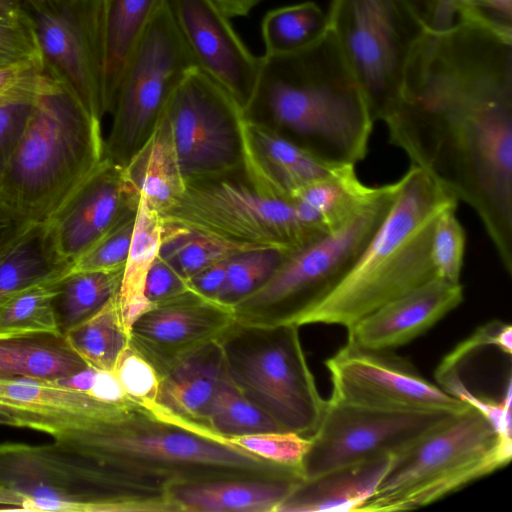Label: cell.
<instances>
[{
	"mask_svg": "<svg viewBox=\"0 0 512 512\" xmlns=\"http://www.w3.org/2000/svg\"><path fill=\"white\" fill-rule=\"evenodd\" d=\"M164 112L185 182L242 172L247 114L203 71L195 68L181 80Z\"/></svg>",
	"mask_w": 512,
	"mask_h": 512,
	"instance_id": "13",
	"label": "cell"
},
{
	"mask_svg": "<svg viewBox=\"0 0 512 512\" xmlns=\"http://www.w3.org/2000/svg\"><path fill=\"white\" fill-rule=\"evenodd\" d=\"M399 180L373 186L339 227L285 254L269 279L233 307L235 321L301 326L348 274L392 207Z\"/></svg>",
	"mask_w": 512,
	"mask_h": 512,
	"instance_id": "6",
	"label": "cell"
},
{
	"mask_svg": "<svg viewBox=\"0 0 512 512\" xmlns=\"http://www.w3.org/2000/svg\"><path fill=\"white\" fill-rule=\"evenodd\" d=\"M72 268L57 253L47 224H31L0 255V307L18 292Z\"/></svg>",
	"mask_w": 512,
	"mask_h": 512,
	"instance_id": "29",
	"label": "cell"
},
{
	"mask_svg": "<svg viewBox=\"0 0 512 512\" xmlns=\"http://www.w3.org/2000/svg\"><path fill=\"white\" fill-rule=\"evenodd\" d=\"M41 62L34 22L28 10L0 14V66Z\"/></svg>",
	"mask_w": 512,
	"mask_h": 512,
	"instance_id": "41",
	"label": "cell"
},
{
	"mask_svg": "<svg viewBox=\"0 0 512 512\" xmlns=\"http://www.w3.org/2000/svg\"><path fill=\"white\" fill-rule=\"evenodd\" d=\"M302 480L294 475L182 483L168 495L178 512H275Z\"/></svg>",
	"mask_w": 512,
	"mask_h": 512,
	"instance_id": "24",
	"label": "cell"
},
{
	"mask_svg": "<svg viewBox=\"0 0 512 512\" xmlns=\"http://www.w3.org/2000/svg\"><path fill=\"white\" fill-rule=\"evenodd\" d=\"M89 368L63 334H0V375L64 380Z\"/></svg>",
	"mask_w": 512,
	"mask_h": 512,
	"instance_id": "27",
	"label": "cell"
},
{
	"mask_svg": "<svg viewBox=\"0 0 512 512\" xmlns=\"http://www.w3.org/2000/svg\"><path fill=\"white\" fill-rule=\"evenodd\" d=\"M391 458L366 460L303 479L275 512L358 511L379 486Z\"/></svg>",
	"mask_w": 512,
	"mask_h": 512,
	"instance_id": "25",
	"label": "cell"
},
{
	"mask_svg": "<svg viewBox=\"0 0 512 512\" xmlns=\"http://www.w3.org/2000/svg\"><path fill=\"white\" fill-rule=\"evenodd\" d=\"M197 67L247 111L261 63L214 0H164Z\"/></svg>",
	"mask_w": 512,
	"mask_h": 512,
	"instance_id": "18",
	"label": "cell"
},
{
	"mask_svg": "<svg viewBox=\"0 0 512 512\" xmlns=\"http://www.w3.org/2000/svg\"><path fill=\"white\" fill-rule=\"evenodd\" d=\"M457 199L418 166L399 179L396 199L358 261L301 322L349 329L385 304L438 277L432 259L436 221Z\"/></svg>",
	"mask_w": 512,
	"mask_h": 512,
	"instance_id": "4",
	"label": "cell"
},
{
	"mask_svg": "<svg viewBox=\"0 0 512 512\" xmlns=\"http://www.w3.org/2000/svg\"><path fill=\"white\" fill-rule=\"evenodd\" d=\"M458 19L512 37V0H459Z\"/></svg>",
	"mask_w": 512,
	"mask_h": 512,
	"instance_id": "46",
	"label": "cell"
},
{
	"mask_svg": "<svg viewBox=\"0 0 512 512\" xmlns=\"http://www.w3.org/2000/svg\"><path fill=\"white\" fill-rule=\"evenodd\" d=\"M101 121L55 81L35 99L0 183V198L45 223L104 158Z\"/></svg>",
	"mask_w": 512,
	"mask_h": 512,
	"instance_id": "5",
	"label": "cell"
},
{
	"mask_svg": "<svg viewBox=\"0 0 512 512\" xmlns=\"http://www.w3.org/2000/svg\"><path fill=\"white\" fill-rule=\"evenodd\" d=\"M31 224L33 223L8 206L0 198V255Z\"/></svg>",
	"mask_w": 512,
	"mask_h": 512,
	"instance_id": "50",
	"label": "cell"
},
{
	"mask_svg": "<svg viewBox=\"0 0 512 512\" xmlns=\"http://www.w3.org/2000/svg\"><path fill=\"white\" fill-rule=\"evenodd\" d=\"M25 4L38 7L56 8L70 0H24Z\"/></svg>",
	"mask_w": 512,
	"mask_h": 512,
	"instance_id": "54",
	"label": "cell"
},
{
	"mask_svg": "<svg viewBox=\"0 0 512 512\" xmlns=\"http://www.w3.org/2000/svg\"><path fill=\"white\" fill-rule=\"evenodd\" d=\"M123 272L124 268L112 271L71 269L59 277L53 309L60 332L65 335L117 296Z\"/></svg>",
	"mask_w": 512,
	"mask_h": 512,
	"instance_id": "32",
	"label": "cell"
},
{
	"mask_svg": "<svg viewBox=\"0 0 512 512\" xmlns=\"http://www.w3.org/2000/svg\"><path fill=\"white\" fill-rule=\"evenodd\" d=\"M161 230L158 212L151 209L141 197L118 293L121 316L127 331L152 306L145 297L144 289L149 269L159 252Z\"/></svg>",
	"mask_w": 512,
	"mask_h": 512,
	"instance_id": "31",
	"label": "cell"
},
{
	"mask_svg": "<svg viewBox=\"0 0 512 512\" xmlns=\"http://www.w3.org/2000/svg\"><path fill=\"white\" fill-rule=\"evenodd\" d=\"M228 378L218 340L188 354L160 377L155 414L208 432L206 419L215 395ZM212 434V433H211Z\"/></svg>",
	"mask_w": 512,
	"mask_h": 512,
	"instance_id": "23",
	"label": "cell"
},
{
	"mask_svg": "<svg viewBox=\"0 0 512 512\" xmlns=\"http://www.w3.org/2000/svg\"><path fill=\"white\" fill-rule=\"evenodd\" d=\"M430 30H444L458 20L459 0H409Z\"/></svg>",
	"mask_w": 512,
	"mask_h": 512,
	"instance_id": "48",
	"label": "cell"
},
{
	"mask_svg": "<svg viewBox=\"0 0 512 512\" xmlns=\"http://www.w3.org/2000/svg\"><path fill=\"white\" fill-rule=\"evenodd\" d=\"M129 181L158 214L181 195V174L169 120L164 109L147 140L124 166Z\"/></svg>",
	"mask_w": 512,
	"mask_h": 512,
	"instance_id": "26",
	"label": "cell"
},
{
	"mask_svg": "<svg viewBox=\"0 0 512 512\" xmlns=\"http://www.w3.org/2000/svg\"><path fill=\"white\" fill-rule=\"evenodd\" d=\"M159 216L163 224L245 251L290 252L322 235L302 221L293 200L266 195L234 175L186 181L181 195Z\"/></svg>",
	"mask_w": 512,
	"mask_h": 512,
	"instance_id": "9",
	"label": "cell"
},
{
	"mask_svg": "<svg viewBox=\"0 0 512 512\" xmlns=\"http://www.w3.org/2000/svg\"><path fill=\"white\" fill-rule=\"evenodd\" d=\"M164 0H104V100L113 110L124 69Z\"/></svg>",
	"mask_w": 512,
	"mask_h": 512,
	"instance_id": "28",
	"label": "cell"
},
{
	"mask_svg": "<svg viewBox=\"0 0 512 512\" xmlns=\"http://www.w3.org/2000/svg\"><path fill=\"white\" fill-rule=\"evenodd\" d=\"M36 98L0 99V183L25 131Z\"/></svg>",
	"mask_w": 512,
	"mask_h": 512,
	"instance_id": "44",
	"label": "cell"
},
{
	"mask_svg": "<svg viewBox=\"0 0 512 512\" xmlns=\"http://www.w3.org/2000/svg\"><path fill=\"white\" fill-rule=\"evenodd\" d=\"M229 440L262 458L299 468L310 445L309 438L288 431L250 434Z\"/></svg>",
	"mask_w": 512,
	"mask_h": 512,
	"instance_id": "42",
	"label": "cell"
},
{
	"mask_svg": "<svg viewBox=\"0 0 512 512\" xmlns=\"http://www.w3.org/2000/svg\"><path fill=\"white\" fill-rule=\"evenodd\" d=\"M457 206L438 217L432 238V259L437 276L459 283L465 254V232L456 216Z\"/></svg>",
	"mask_w": 512,
	"mask_h": 512,
	"instance_id": "39",
	"label": "cell"
},
{
	"mask_svg": "<svg viewBox=\"0 0 512 512\" xmlns=\"http://www.w3.org/2000/svg\"><path fill=\"white\" fill-rule=\"evenodd\" d=\"M93 458L110 484L152 512H178L176 484L301 475L228 439L159 416L132 401L110 415L52 436Z\"/></svg>",
	"mask_w": 512,
	"mask_h": 512,
	"instance_id": "2",
	"label": "cell"
},
{
	"mask_svg": "<svg viewBox=\"0 0 512 512\" xmlns=\"http://www.w3.org/2000/svg\"><path fill=\"white\" fill-rule=\"evenodd\" d=\"M328 28L327 14L312 1L273 9L265 14L261 24L264 54L300 51L319 40Z\"/></svg>",
	"mask_w": 512,
	"mask_h": 512,
	"instance_id": "34",
	"label": "cell"
},
{
	"mask_svg": "<svg viewBox=\"0 0 512 512\" xmlns=\"http://www.w3.org/2000/svg\"><path fill=\"white\" fill-rule=\"evenodd\" d=\"M333 385L331 398L383 409H436L456 414L470 405L428 381L405 358L389 349L350 341L326 360Z\"/></svg>",
	"mask_w": 512,
	"mask_h": 512,
	"instance_id": "16",
	"label": "cell"
},
{
	"mask_svg": "<svg viewBox=\"0 0 512 512\" xmlns=\"http://www.w3.org/2000/svg\"><path fill=\"white\" fill-rule=\"evenodd\" d=\"M58 278L30 286L0 307V334L58 333L53 298Z\"/></svg>",
	"mask_w": 512,
	"mask_h": 512,
	"instance_id": "37",
	"label": "cell"
},
{
	"mask_svg": "<svg viewBox=\"0 0 512 512\" xmlns=\"http://www.w3.org/2000/svg\"><path fill=\"white\" fill-rule=\"evenodd\" d=\"M351 164L328 163L282 135L267 122L246 115L243 127L245 179L260 192L285 200L305 186Z\"/></svg>",
	"mask_w": 512,
	"mask_h": 512,
	"instance_id": "20",
	"label": "cell"
},
{
	"mask_svg": "<svg viewBox=\"0 0 512 512\" xmlns=\"http://www.w3.org/2000/svg\"><path fill=\"white\" fill-rule=\"evenodd\" d=\"M390 142L479 219L512 275V37L458 19L408 60Z\"/></svg>",
	"mask_w": 512,
	"mask_h": 512,
	"instance_id": "1",
	"label": "cell"
},
{
	"mask_svg": "<svg viewBox=\"0 0 512 512\" xmlns=\"http://www.w3.org/2000/svg\"><path fill=\"white\" fill-rule=\"evenodd\" d=\"M260 110L269 125L328 163L355 165L367 154L374 120L329 28L300 51L261 56L246 114Z\"/></svg>",
	"mask_w": 512,
	"mask_h": 512,
	"instance_id": "3",
	"label": "cell"
},
{
	"mask_svg": "<svg viewBox=\"0 0 512 512\" xmlns=\"http://www.w3.org/2000/svg\"><path fill=\"white\" fill-rule=\"evenodd\" d=\"M135 216L129 217L96 242L74 264V270L112 271L123 269L133 235Z\"/></svg>",
	"mask_w": 512,
	"mask_h": 512,
	"instance_id": "43",
	"label": "cell"
},
{
	"mask_svg": "<svg viewBox=\"0 0 512 512\" xmlns=\"http://www.w3.org/2000/svg\"><path fill=\"white\" fill-rule=\"evenodd\" d=\"M0 425L22 427L19 419L3 406H0Z\"/></svg>",
	"mask_w": 512,
	"mask_h": 512,
	"instance_id": "53",
	"label": "cell"
},
{
	"mask_svg": "<svg viewBox=\"0 0 512 512\" xmlns=\"http://www.w3.org/2000/svg\"><path fill=\"white\" fill-rule=\"evenodd\" d=\"M230 258L214 263L193 275L188 280L190 289L207 299L216 301L225 280Z\"/></svg>",
	"mask_w": 512,
	"mask_h": 512,
	"instance_id": "49",
	"label": "cell"
},
{
	"mask_svg": "<svg viewBox=\"0 0 512 512\" xmlns=\"http://www.w3.org/2000/svg\"><path fill=\"white\" fill-rule=\"evenodd\" d=\"M0 510L144 512L98 464L65 443H0Z\"/></svg>",
	"mask_w": 512,
	"mask_h": 512,
	"instance_id": "11",
	"label": "cell"
},
{
	"mask_svg": "<svg viewBox=\"0 0 512 512\" xmlns=\"http://www.w3.org/2000/svg\"><path fill=\"white\" fill-rule=\"evenodd\" d=\"M297 325L234 322L218 339L229 380L282 431L310 438L323 417Z\"/></svg>",
	"mask_w": 512,
	"mask_h": 512,
	"instance_id": "8",
	"label": "cell"
},
{
	"mask_svg": "<svg viewBox=\"0 0 512 512\" xmlns=\"http://www.w3.org/2000/svg\"><path fill=\"white\" fill-rule=\"evenodd\" d=\"M243 251L224 241L162 223L158 257L187 281L200 270Z\"/></svg>",
	"mask_w": 512,
	"mask_h": 512,
	"instance_id": "35",
	"label": "cell"
},
{
	"mask_svg": "<svg viewBox=\"0 0 512 512\" xmlns=\"http://www.w3.org/2000/svg\"><path fill=\"white\" fill-rule=\"evenodd\" d=\"M223 12L230 17L248 15L263 0H214Z\"/></svg>",
	"mask_w": 512,
	"mask_h": 512,
	"instance_id": "51",
	"label": "cell"
},
{
	"mask_svg": "<svg viewBox=\"0 0 512 512\" xmlns=\"http://www.w3.org/2000/svg\"><path fill=\"white\" fill-rule=\"evenodd\" d=\"M329 29L374 121L397 110L412 50L428 27L409 0H332Z\"/></svg>",
	"mask_w": 512,
	"mask_h": 512,
	"instance_id": "10",
	"label": "cell"
},
{
	"mask_svg": "<svg viewBox=\"0 0 512 512\" xmlns=\"http://www.w3.org/2000/svg\"><path fill=\"white\" fill-rule=\"evenodd\" d=\"M140 198L124 167L104 157L45 222L59 256L74 266L111 229L136 215Z\"/></svg>",
	"mask_w": 512,
	"mask_h": 512,
	"instance_id": "17",
	"label": "cell"
},
{
	"mask_svg": "<svg viewBox=\"0 0 512 512\" xmlns=\"http://www.w3.org/2000/svg\"><path fill=\"white\" fill-rule=\"evenodd\" d=\"M286 253L277 249H256L232 256L216 301L233 308L269 279Z\"/></svg>",
	"mask_w": 512,
	"mask_h": 512,
	"instance_id": "38",
	"label": "cell"
},
{
	"mask_svg": "<svg viewBox=\"0 0 512 512\" xmlns=\"http://www.w3.org/2000/svg\"><path fill=\"white\" fill-rule=\"evenodd\" d=\"M65 336L91 368L113 372L121 352L129 344L118 295L95 315L69 330Z\"/></svg>",
	"mask_w": 512,
	"mask_h": 512,
	"instance_id": "33",
	"label": "cell"
},
{
	"mask_svg": "<svg viewBox=\"0 0 512 512\" xmlns=\"http://www.w3.org/2000/svg\"><path fill=\"white\" fill-rule=\"evenodd\" d=\"M463 298L460 282L436 277L355 323L347 329V341L392 350L424 333L460 305Z\"/></svg>",
	"mask_w": 512,
	"mask_h": 512,
	"instance_id": "22",
	"label": "cell"
},
{
	"mask_svg": "<svg viewBox=\"0 0 512 512\" xmlns=\"http://www.w3.org/2000/svg\"><path fill=\"white\" fill-rule=\"evenodd\" d=\"M206 427L212 434L228 440L244 435L282 431L229 378L221 384L215 395L207 415Z\"/></svg>",
	"mask_w": 512,
	"mask_h": 512,
	"instance_id": "36",
	"label": "cell"
},
{
	"mask_svg": "<svg viewBox=\"0 0 512 512\" xmlns=\"http://www.w3.org/2000/svg\"><path fill=\"white\" fill-rule=\"evenodd\" d=\"M113 373L128 400L153 409L160 376L130 342L121 352Z\"/></svg>",
	"mask_w": 512,
	"mask_h": 512,
	"instance_id": "40",
	"label": "cell"
},
{
	"mask_svg": "<svg viewBox=\"0 0 512 512\" xmlns=\"http://www.w3.org/2000/svg\"><path fill=\"white\" fill-rule=\"evenodd\" d=\"M46 73L95 118L104 100V0H70L56 8L25 4Z\"/></svg>",
	"mask_w": 512,
	"mask_h": 512,
	"instance_id": "15",
	"label": "cell"
},
{
	"mask_svg": "<svg viewBox=\"0 0 512 512\" xmlns=\"http://www.w3.org/2000/svg\"><path fill=\"white\" fill-rule=\"evenodd\" d=\"M234 322L233 308L189 290L142 313L128 330L129 342L161 377Z\"/></svg>",
	"mask_w": 512,
	"mask_h": 512,
	"instance_id": "19",
	"label": "cell"
},
{
	"mask_svg": "<svg viewBox=\"0 0 512 512\" xmlns=\"http://www.w3.org/2000/svg\"><path fill=\"white\" fill-rule=\"evenodd\" d=\"M55 80L41 62H20L0 66V99L37 97Z\"/></svg>",
	"mask_w": 512,
	"mask_h": 512,
	"instance_id": "45",
	"label": "cell"
},
{
	"mask_svg": "<svg viewBox=\"0 0 512 512\" xmlns=\"http://www.w3.org/2000/svg\"><path fill=\"white\" fill-rule=\"evenodd\" d=\"M191 290L188 281L157 255L147 274L144 294L147 301L157 304Z\"/></svg>",
	"mask_w": 512,
	"mask_h": 512,
	"instance_id": "47",
	"label": "cell"
},
{
	"mask_svg": "<svg viewBox=\"0 0 512 512\" xmlns=\"http://www.w3.org/2000/svg\"><path fill=\"white\" fill-rule=\"evenodd\" d=\"M195 68L163 1L124 69L104 157L124 167L152 133L174 89Z\"/></svg>",
	"mask_w": 512,
	"mask_h": 512,
	"instance_id": "12",
	"label": "cell"
},
{
	"mask_svg": "<svg viewBox=\"0 0 512 512\" xmlns=\"http://www.w3.org/2000/svg\"><path fill=\"white\" fill-rule=\"evenodd\" d=\"M372 188L359 180L355 165H345L337 173L299 190L293 201L302 221L324 234L346 221Z\"/></svg>",
	"mask_w": 512,
	"mask_h": 512,
	"instance_id": "30",
	"label": "cell"
},
{
	"mask_svg": "<svg viewBox=\"0 0 512 512\" xmlns=\"http://www.w3.org/2000/svg\"><path fill=\"white\" fill-rule=\"evenodd\" d=\"M456 415L436 409L358 406L330 398L317 430L309 438V448L300 464L301 475L310 479L339 467L394 456Z\"/></svg>",
	"mask_w": 512,
	"mask_h": 512,
	"instance_id": "14",
	"label": "cell"
},
{
	"mask_svg": "<svg viewBox=\"0 0 512 512\" xmlns=\"http://www.w3.org/2000/svg\"><path fill=\"white\" fill-rule=\"evenodd\" d=\"M24 9V0H0V14L16 13Z\"/></svg>",
	"mask_w": 512,
	"mask_h": 512,
	"instance_id": "52",
	"label": "cell"
},
{
	"mask_svg": "<svg viewBox=\"0 0 512 512\" xmlns=\"http://www.w3.org/2000/svg\"><path fill=\"white\" fill-rule=\"evenodd\" d=\"M123 403L106 401L59 380L0 375V406L11 411L22 427L51 436L106 417Z\"/></svg>",
	"mask_w": 512,
	"mask_h": 512,
	"instance_id": "21",
	"label": "cell"
},
{
	"mask_svg": "<svg viewBox=\"0 0 512 512\" xmlns=\"http://www.w3.org/2000/svg\"><path fill=\"white\" fill-rule=\"evenodd\" d=\"M512 438L470 406L392 456L375 492L358 511H403L435 502L507 465Z\"/></svg>",
	"mask_w": 512,
	"mask_h": 512,
	"instance_id": "7",
	"label": "cell"
}]
</instances>
